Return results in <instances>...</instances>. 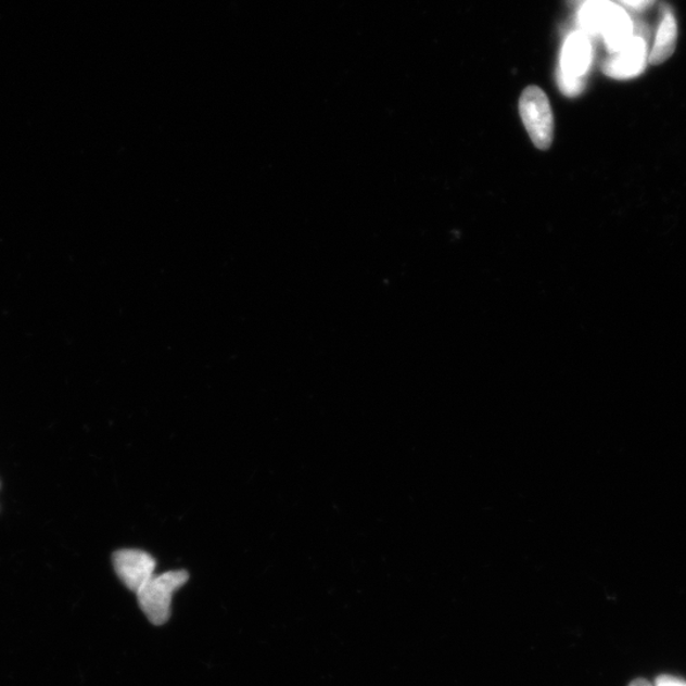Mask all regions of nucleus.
<instances>
[{
    "label": "nucleus",
    "mask_w": 686,
    "mask_h": 686,
    "mask_svg": "<svg viewBox=\"0 0 686 686\" xmlns=\"http://www.w3.org/2000/svg\"><path fill=\"white\" fill-rule=\"evenodd\" d=\"M188 571H169L153 576L137 593L141 610L155 625L167 623L170 617L172 596L189 581Z\"/></svg>",
    "instance_id": "2"
},
{
    "label": "nucleus",
    "mask_w": 686,
    "mask_h": 686,
    "mask_svg": "<svg viewBox=\"0 0 686 686\" xmlns=\"http://www.w3.org/2000/svg\"><path fill=\"white\" fill-rule=\"evenodd\" d=\"M636 26L628 13L621 5H615L613 13L602 29L601 37L610 54H615L635 36Z\"/></svg>",
    "instance_id": "7"
},
{
    "label": "nucleus",
    "mask_w": 686,
    "mask_h": 686,
    "mask_svg": "<svg viewBox=\"0 0 686 686\" xmlns=\"http://www.w3.org/2000/svg\"><path fill=\"white\" fill-rule=\"evenodd\" d=\"M615 5L611 0H585L579 11L581 31L587 36H600Z\"/></svg>",
    "instance_id": "8"
},
{
    "label": "nucleus",
    "mask_w": 686,
    "mask_h": 686,
    "mask_svg": "<svg viewBox=\"0 0 686 686\" xmlns=\"http://www.w3.org/2000/svg\"><path fill=\"white\" fill-rule=\"evenodd\" d=\"M593 62V45L590 36L583 31L567 37L557 74L558 86L569 97L583 92L585 78Z\"/></svg>",
    "instance_id": "1"
},
{
    "label": "nucleus",
    "mask_w": 686,
    "mask_h": 686,
    "mask_svg": "<svg viewBox=\"0 0 686 686\" xmlns=\"http://www.w3.org/2000/svg\"><path fill=\"white\" fill-rule=\"evenodd\" d=\"M112 559L117 576L134 593H138L154 576L155 559L147 551L122 549Z\"/></svg>",
    "instance_id": "5"
},
{
    "label": "nucleus",
    "mask_w": 686,
    "mask_h": 686,
    "mask_svg": "<svg viewBox=\"0 0 686 686\" xmlns=\"http://www.w3.org/2000/svg\"><path fill=\"white\" fill-rule=\"evenodd\" d=\"M621 2L628 7V9L635 11H645L648 7L652 5L655 0H621Z\"/></svg>",
    "instance_id": "9"
},
{
    "label": "nucleus",
    "mask_w": 686,
    "mask_h": 686,
    "mask_svg": "<svg viewBox=\"0 0 686 686\" xmlns=\"http://www.w3.org/2000/svg\"><path fill=\"white\" fill-rule=\"evenodd\" d=\"M656 686H686V683L681 681V678L665 675L658 678Z\"/></svg>",
    "instance_id": "10"
},
{
    "label": "nucleus",
    "mask_w": 686,
    "mask_h": 686,
    "mask_svg": "<svg viewBox=\"0 0 686 686\" xmlns=\"http://www.w3.org/2000/svg\"><path fill=\"white\" fill-rule=\"evenodd\" d=\"M648 56H650V50H648L647 35L644 33V27L638 29L636 26L635 36L630 42L615 54H611L604 64V73L615 79L638 77L646 69Z\"/></svg>",
    "instance_id": "4"
},
{
    "label": "nucleus",
    "mask_w": 686,
    "mask_h": 686,
    "mask_svg": "<svg viewBox=\"0 0 686 686\" xmlns=\"http://www.w3.org/2000/svg\"><path fill=\"white\" fill-rule=\"evenodd\" d=\"M520 114L536 148L546 151L554 140L555 122L550 103L539 87H528L520 99Z\"/></svg>",
    "instance_id": "3"
},
{
    "label": "nucleus",
    "mask_w": 686,
    "mask_h": 686,
    "mask_svg": "<svg viewBox=\"0 0 686 686\" xmlns=\"http://www.w3.org/2000/svg\"><path fill=\"white\" fill-rule=\"evenodd\" d=\"M677 42V22L673 11L662 10L658 31H656L652 49L648 62L653 65L662 64L673 56Z\"/></svg>",
    "instance_id": "6"
}]
</instances>
